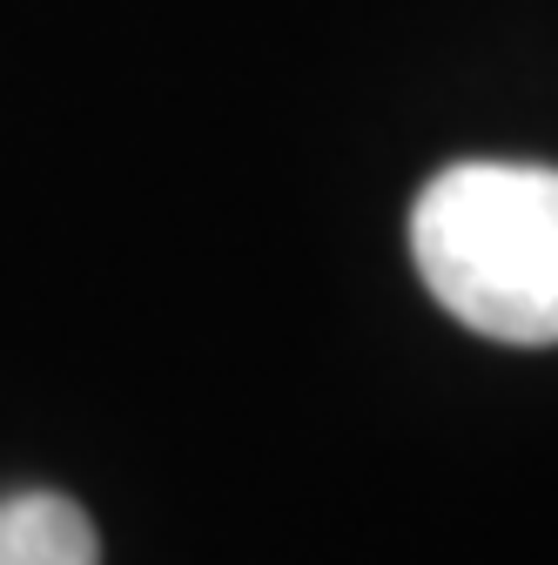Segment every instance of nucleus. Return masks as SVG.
<instances>
[{"label":"nucleus","instance_id":"nucleus-1","mask_svg":"<svg viewBox=\"0 0 558 565\" xmlns=\"http://www.w3.org/2000/svg\"><path fill=\"white\" fill-rule=\"evenodd\" d=\"M410 256L464 330L498 343H558V169H444L410 209Z\"/></svg>","mask_w":558,"mask_h":565},{"label":"nucleus","instance_id":"nucleus-2","mask_svg":"<svg viewBox=\"0 0 558 565\" xmlns=\"http://www.w3.org/2000/svg\"><path fill=\"white\" fill-rule=\"evenodd\" d=\"M0 565H101V539L75 499L14 491L0 499Z\"/></svg>","mask_w":558,"mask_h":565}]
</instances>
